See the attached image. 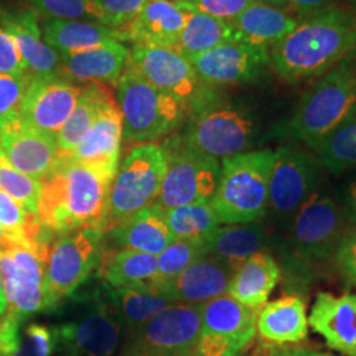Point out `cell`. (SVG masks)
Here are the masks:
<instances>
[{
	"label": "cell",
	"instance_id": "cell-1",
	"mask_svg": "<svg viewBox=\"0 0 356 356\" xmlns=\"http://www.w3.org/2000/svg\"><path fill=\"white\" fill-rule=\"evenodd\" d=\"M356 53V7L335 6L301 17L292 32L269 48L280 79L298 83L325 76Z\"/></svg>",
	"mask_w": 356,
	"mask_h": 356
},
{
	"label": "cell",
	"instance_id": "cell-2",
	"mask_svg": "<svg viewBox=\"0 0 356 356\" xmlns=\"http://www.w3.org/2000/svg\"><path fill=\"white\" fill-rule=\"evenodd\" d=\"M40 184L38 216L45 231L66 234L91 226L106 229L111 179L67 154H57Z\"/></svg>",
	"mask_w": 356,
	"mask_h": 356
},
{
	"label": "cell",
	"instance_id": "cell-3",
	"mask_svg": "<svg viewBox=\"0 0 356 356\" xmlns=\"http://www.w3.org/2000/svg\"><path fill=\"white\" fill-rule=\"evenodd\" d=\"M191 101V120L181 135L189 148L220 161L247 152L257 131L250 110L209 90H197Z\"/></svg>",
	"mask_w": 356,
	"mask_h": 356
},
{
	"label": "cell",
	"instance_id": "cell-4",
	"mask_svg": "<svg viewBox=\"0 0 356 356\" xmlns=\"http://www.w3.org/2000/svg\"><path fill=\"white\" fill-rule=\"evenodd\" d=\"M273 163L270 149L239 153L220 161V177L210 204L222 225L254 222L266 214Z\"/></svg>",
	"mask_w": 356,
	"mask_h": 356
},
{
	"label": "cell",
	"instance_id": "cell-5",
	"mask_svg": "<svg viewBox=\"0 0 356 356\" xmlns=\"http://www.w3.org/2000/svg\"><path fill=\"white\" fill-rule=\"evenodd\" d=\"M356 108V53L321 76L286 124L289 138L309 144L337 127Z\"/></svg>",
	"mask_w": 356,
	"mask_h": 356
},
{
	"label": "cell",
	"instance_id": "cell-6",
	"mask_svg": "<svg viewBox=\"0 0 356 356\" xmlns=\"http://www.w3.org/2000/svg\"><path fill=\"white\" fill-rule=\"evenodd\" d=\"M116 103L122 114L123 139L153 143L182 122L188 103L152 86L127 64L116 82Z\"/></svg>",
	"mask_w": 356,
	"mask_h": 356
},
{
	"label": "cell",
	"instance_id": "cell-7",
	"mask_svg": "<svg viewBox=\"0 0 356 356\" xmlns=\"http://www.w3.org/2000/svg\"><path fill=\"white\" fill-rule=\"evenodd\" d=\"M166 173L161 145L143 143L134 147L111 184L106 231L157 202Z\"/></svg>",
	"mask_w": 356,
	"mask_h": 356
},
{
	"label": "cell",
	"instance_id": "cell-8",
	"mask_svg": "<svg viewBox=\"0 0 356 356\" xmlns=\"http://www.w3.org/2000/svg\"><path fill=\"white\" fill-rule=\"evenodd\" d=\"M103 226L66 232L48 248L44 268L42 310L51 312L88 280L99 267L103 254Z\"/></svg>",
	"mask_w": 356,
	"mask_h": 356
},
{
	"label": "cell",
	"instance_id": "cell-9",
	"mask_svg": "<svg viewBox=\"0 0 356 356\" xmlns=\"http://www.w3.org/2000/svg\"><path fill=\"white\" fill-rule=\"evenodd\" d=\"M343 234L338 204L329 195L313 193L293 216L288 250L291 264L304 273L327 263Z\"/></svg>",
	"mask_w": 356,
	"mask_h": 356
},
{
	"label": "cell",
	"instance_id": "cell-10",
	"mask_svg": "<svg viewBox=\"0 0 356 356\" xmlns=\"http://www.w3.org/2000/svg\"><path fill=\"white\" fill-rule=\"evenodd\" d=\"M166 173L157 204L164 210L193 204H210L220 177V161L189 148L181 136L161 145Z\"/></svg>",
	"mask_w": 356,
	"mask_h": 356
},
{
	"label": "cell",
	"instance_id": "cell-11",
	"mask_svg": "<svg viewBox=\"0 0 356 356\" xmlns=\"http://www.w3.org/2000/svg\"><path fill=\"white\" fill-rule=\"evenodd\" d=\"M202 305L176 304L128 334L119 356H195Z\"/></svg>",
	"mask_w": 356,
	"mask_h": 356
},
{
	"label": "cell",
	"instance_id": "cell-12",
	"mask_svg": "<svg viewBox=\"0 0 356 356\" xmlns=\"http://www.w3.org/2000/svg\"><path fill=\"white\" fill-rule=\"evenodd\" d=\"M106 294L90 296L89 305L74 319L54 329L64 356H114L122 343L123 323Z\"/></svg>",
	"mask_w": 356,
	"mask_h": 356
},
{
	"label": "cell",
	"instance_id": "cell-13",
	"mask_svg": "<svg viewBox=\"0 0 356 356\" xmlns=\"http://www.w3.org/2000/svg\"><path fill=\"white\" fill-rule=\"evenodd\" d=\"M260 309L243 305L229 294L204 302L197 353L201 356H239L254 341Z\"/></svg>",
	"mask_w": 356,
	"mask_h": 356
},
{
	"label": "cell",
	"instance_id": "cell-14",
	"mask_svg": "<svg viewBox=\"0 0 356 356\" xmlns=\"http://www.w3.org/2000/svg\"><path fill=\"white\" fill-rule=\"evenodd\" d=\"M319 163L314 156L291 147L275 152L269 179L268 207L279 218H293L316 193Z\"/></svg>",
	"mask_w": 356,
	"mask_h": 356
},
{
	"label": "cell",
	"instance_id": "cell-15",
	"mask_svg": "<svg viewBox=\"0 0 356 356\" xmlns=\"http://www.w3.org/2000/svg\"><path fill=\"white\" fill-rule=\"evenodd\" d=\"M82 88L64 74L31 76L19 106V114L31 126L57 136L73 113Z\"/></svg>",
	"mask_w": 356,
	"mask_h": 356
},
{
	"label": "cell",
	"instance_id": "cell-16",
	"mask_svg": "<svg viewBox=\"0 0 356 356\" xmlns=\"http://www.w3.org/2000/svg\"><path fill=\"white\" fill-rule=\"evenodd\" d=\"M200 82L207 86H232L251 82L270 66L269 48L231 41L191 61Z\"/></svg>",
	"mask_w": 356,
	"mask_h": 356
},
{
	"label": "cell",
	"instance_id": "cell-17",
	"mask_svg": "<svg viewBox=\"0 0 356 356\" xmlns=\"http://www.w3.org/2000/svg\"><path fill=\"white\" fill-rule=\"evenodd\" d=\"M0 147L15 169L38 181L58 154L56 138L31 126L19 111L0 119Z\"/></svg>",
	"mask_w": 356,
	"mask_h": 356
},
{
	"label": "cell",
	"instance_id": "cell-18",
	"mask_svg": "<svg viewBox=\"0 0 356 356\" xmlns=\"http://www.w3.org/2000/svg\"><path fill=\"white\" fill-rule=\"evenodd\" d=\"M127 64L152 86L182 102H191L198 90L194 66L173 48L135 45Z\"/></svg>",
	"mask_w": 356,
	"mask_h": 356
},
{
	"label": "cell",
	"instance_id": "cell-19",
	"mask_svg": "<svg viewBox=\"0 0 356 356\" xmlns=\"http://www.w3.org/2000/svg\"><path fill=\"white\" fill-rule=\"evenodd\" d=\"M195 10L191 0H148L132 22L116 29L118 38L135 45L175 48Z\"/></svg>",
	"mask_w": 356,
	"mask_h": 356
},
{
	"label": "cell",
	"instance_id": "cell-20",
	"mask_svg": "<svg viewBox=\"0 0 356 356\" xmlns=\"http://www.w3.org/2000/svg\"><path fill=\"white\" fill-rule=\"evenodd\" d=\"M234 272L223 260L204 254L176 279L156 284V289L176 304L201 305L227 294Z\"/></svg>",
	"mask_w": 356,
	"mask_h": 356
},
{
	"label": "cell",
	"instance_id": "cell-21",
	"mask_svg": "<svg viewBox=\"0 0 356 356\" xmlns=\"http://www.w3.org/2000/svg\"><path fill=\"white\" fill-rule=\"evenodd\" d=\"M309 327L327 347L344 356H356V294L319 292L312 306Z\"/></svg>",
	"mask_w": 356,
	"mask_h": 356
},
{
	"label": "cell",
	"instance_id": "cell-22",
	"mask_svg": "<svg viewBox=\"0 0 356 356\" xmlns=\"http://www.w3.org/2000/svg\"><path fill=\"white\" fill-rule=\"evenodd\" d=\"M123 139L122 114L114 101L99 116L86 136L67 156L82 165L89 166L111 181L119 169L120 144Z\"/></svg>",
	"mask_w": 356,
	"mask_h": 356
},
{
	"label": "cell",
	"instance_id": "cell-23",
	"mask_svg": "<svg viewBox=\"0 0 356 356\" xmlns=\"http://www.w3.org/2000/svg\"><path fill=\"white\" fill-rule=\"evenodd\" d=\"M0 26L15 40L29 76L63 74L60 53L44 41L38 15L33 10H1Z\"/></svg>",
	"mask_w": 356,
	"mask_h": 356
},
{
	"label": "cell",
	"instance_id": "cell-24",
	"mask_svg": "<svg viewBox=\"0 0 356 356\" xmlns=\"http://www.w3.org/2000/svg\"><path fill=\"white\" fill-rule=\"evenodd\" d=\"M129 51L120 41H108L97 48L63 53L61 73L67 78L88 83H115L128 63Z\"/></svg>",
	"mask_w": 356,
	"mask_h": 356
},
{
	"label": "cell",
	"instance_id": "cell-25",
	"mask_svg": "<svg viewBox=\"0 0 356 356\" xmlns=\"http://www.w3.org/2000/svg\"><path fill=\"white\" fill-rule=\"evenodd\" d=\"M119 248L159 256L175 241L166 225L165 210L156 204L107 229Z\"/></svg>",
	"mask_w": 356,
	"mask_h": 356
},
{
	"label": "cell",
	"instance_id": "cell-26",
	"mask_svg": "<svg viewBox=\"0 0 356 356\" xmlns=\"http://www.w3.org/2000/svg\"><path fill=\"white\" fill-rule=\"evenodd\" d=\"M48 243L36 248L11 245L16 267V298L7 313L26 321L29 316L42 310L44 304V268L48 254Z\"/></svg>",
	"mask_w": 356,
	"mask_h": 356
},
{
	"label": "cell",
	"instance_id": "cell-27",
	"mask_svg": "<svg viewBox=\"0 0 356 356\" xmlns=\"http://www.w3.org/2000/svg\"><path fill=\"white\" fill-rule=\"evenodd\" d=\"M298 22L300 17L267 0H256L231 20L238 41L267 48L288 36Z\"/></svg>",
	"mask_w": 356,
	"mask_h": 356
},
{
	"label": "cell",
	"instance_id": "cell-28",
	"mask_svg": "<svg viewBox=\"0 0 356 356\" xmlns=\"http://www.w3.org/2000/svg\"><path fill=\"white\" fill-rule=\"evenodd\" d=\"M257 334L269 343L289 346L301 343L309 334V318L304 301L288 296L266 304L256 321Z\"/></svg>",
	"mask_w": 356,
	"mask_h": 356
},
{
	"label": "cell",
	"instance_id": "cell-29",
	"mask_svg": "<svg viewBox=\"0 0 356 356\" xmlns=\"http://www.w3.org/2000/svg\"><path fill=\"white\" fill-rule=\"evenodd\" d=\"M280 277L277 261L267 252H259L234 272L227 294L243 305L260 309L267 304Z\"/></svg>",
	"mask_w": 356,
	"mask_h": 356
},
{
	"label": "cell",
	"instance_id": "cell-30",
	"mask_svg": "<svg viewBox=\"0 0 356 356\" xmlns=\"http://www.w3.org/2000/svg\"><path fill=\"white\" fill-rule=\"evenodd\" d=\"M204 243L206 254L223 260L236 270L252 254L264 252L267 232L259 220L222 225Z\"/></svg>",
	"mask_w": 356,
	"mask_h": 356
},
{
	"label": "cell",
	"instance_id": "cell-31",
	"mask_svg": "<svg viewBox=\"0 0 356 356\" xmlns=\"http://www.w3.org/2000/svg\"><path fill=\"white\" fill-rule=\"evenodd\" d=\"M40 28L44 41L60 54L86 51L108 41H119L116 29L92 22L41 19Z\"/></svg>",
	"mask_w": 356,
	"mask_h": 356
},
{
	"label": "cell",
	"instance_id": "cell-32",
	"mask_svg": "<svg viewBox=\"0 0 356 356\" xmlns=\"http://www.w3.org/2000/svg\"><path fill=\"white\" fill-rule=\"evenodd\" d=\"M99 269L103 280L110 288L149 286L156 291L157 256L154 254L126 248L103 251Z\"/></svg>",
	"mask_w": 356,
	"mask_h": 356
},
{
	"label": "cell",
	"instance_id": "cell-33",
	"mask_svg": "<svg viewBox=\"0 0 356 356\" xmlns=\"http://www.w3.org/2000/svg\"><path fill=\"white\" fill-rule=\"evenodd\" d=\"M115 101L106 83H88L82 88L76 107L56 136L58 154L73 152L103 110Z\"/></svg>",
	"mask_w": 356,
	"mask_h": 356
},
{
	"label": "cell",
	"instance_id": "cell-34",
	"mask_svg": "<svg viewBox=\"0 0 356 356\" xmlns=\"http://www.w3.org/2000/svg\"><path fill=\"white\" fill-rule=\"evenodd\" d=\"M106 288L127 335L176 305L149 286L110 288L106 285Z\"/></svg>",
	"mask_w": 356,
	"mask_h": 356
},
{
	"label": "cell",
	"instance_id": "cell-35",
	"mask_svg": "<svg viewBox=\"0 0 356 356\" xmlns=\"http://www.w3.org/2000/svg\"><path fill=\"white\" fill-rule=\"evenodd\" d=\"M231 41H238L231 22L195 10L184 26L173 49L191 63L206 51Z\"/></svg>",
	"mask_w": 356,
	"mask_h": 356
},
{
	"label": "cell",
	"instance_id": "cell-36",
	"mask_svg": "<svg viewBox=\"0 0 356 356\" xmlns=\"http://www.w3.org/2000/svg\"><path fill=\"white\" fill-rule=\"evenodd\" d=\"M306 145L332 175L356 166V108L330 132Z\"/></svg>",
	"mask_w": 356,
	"mask_h": 356
},
{
	"label": "cell",
	"instance_id": "cell-37",
	"mask_svg": "<svg viewBox=\"0 0 356 356\" xmlns=\"http://www.w3.org/2000/svg\"><path fill=\"white\" fill-rule=\"evenodd\" d=\"M166 225L175 239H207L222 226L213 206L193 204L165 210Z\"/></svg>",
	"mask_w": 356,
	"mask_h": 356
},
{
	"label": "cell",
	"instance_id": "cell-38",
	"mask_svg": "<svg viewBox=\"0 0 356 356\" xmlns=\"http://www.w3.org/2000/svg\"><path fill=\"white\" fill-rule=\"evenodd\" d=\"M0 225L7 239L15 245L36 248L47 242L45 229L41 227L38 216L26 211L13 198L0 191Z\"/></svg>",
	"mask_w": 356,
	"mask_h": 356
},
{
	"label": "cell",
	"instance_id": "cell-39",
	"mask_svg": "<svg viewBox=\"0 0 356 356\" xmlns=\"http://www.w3.org/2000/svg\"><path fill=\"white\" fill-rule=\"evenodd\" d=\"M206 254L204 241L175 239L161 254L157 256V276L156 284L176 279L194 261Z\"/></svg>",
	"mask_w": 356,
	"mask_h": 356
},
{
	"label": "cell",
	"instance_id": "cell-40",
	"mask_svg": "<svg viewBox=\"0 0 356 356\" xmlns=\"http://www.w3.org/2000/svg\"><path fill=\"white\" fill-rule=\"evenodd\" d=\"M41 19L83 20L108 26L106 15L92 0H28Z\"/></svg>",
	"mask_w": 356,
	"mask_h": 356
},
{
	"label": "cell",
	"instance_id": "cell-41",
	"mask_svg": "<svg viewBox=\"0 0 356 356\" xmlns=\"http://www.w3.org/2000/svg\"><path fill=\"white\" fill-rule=\"evenodd\" d=\"M0 191H4L26 211L38 216L41 184L15 169L4 156L0 157Z\"/></svg>",
	"mask_w": 356,
	"mask_h": 356
},
{
	"label": "cell",
	"instance_id": "cell-42",
	"mask_svg": "<svg viewBox=\"0 0 356 356\" xmlns=\"http://www.w3.org/2000/svg\"><path fill=\"white\" fill-rule=\"evenodd\" d=\"M56 348V330L40 323H31L26 329L22 327L10 356H51Z\"/></svg>",
	"mask_w": 356,
	"mask_h": 356
},
{
	"label": "cell",
	"instance_id": "cell-43",
	"mask_svg": "<svg viewBox=\"0 0 356 356\" xmlns=\"http://www.w3.org/2000/svg\"><path fill=\"white\" fill-rule=\"evenodd\" d=\"M98 7H101L108 26L119 29L132 22L145 6L148 0H92Z\"/></svg>",
	"mask_w": 356,
	"mask_h": 356
},
{
	"label": "cell",
	"instance_id": "cell-44",
	"mask_svg": "<svg viewBox=\"0 0 356 356\" xmlns=\"http://www.w3.org/2000/svg\"><path fill=\"white\" fill-rule=\"evenodd\" d=\"M31 76L0 74V119L19 111Z\"/></svg>",
	"mask_w": 356,
	"mask_h": 356
},
{
	"label": "cell",
	"instance_id": "cell-45",
	"mask_svg": "<svg viewBox=\"0 0 356 356\" xmlns=\"http://www.w3.org/2000/svg\"><path fill=\"white\" fill-rule=\"evenodd\" d=\"M332 260L338 272L356 286V229L344 232Z\"/></svg>",
	"mask_w": 356,
	"mask_h": 356
},
{
	"label": "cell",
	"instance_id": "cell-46",
	"mask_svg": "<svg viewBox=\"0 0 356 356\" xmlns=\"http://www.w3.org/2000/svg\"><path fill=\"white\" fill-rule=\"evenodd\" d=\"M0 74H8V76L28 74L26 63L15 40L1 26H0Z\"/></svg>",
	"mask_w": 356,
	"mask_h": 356
},
{
	"label": "cell",
	"instance_id": "cell-47",
	"mask_svg": "<svg viewBox=\"0 0 356 356\" xmlns=\"http://www.w3.org/2000/svg\"><path fill=\"white\" fill-rule=\"evenodd\" d=\"M200 13L223 20H234L256 0H191Z\"/></svg>",
	"mask_w": 356,
	"mask_h": 356
},
{
	"label": "cell",
	"instance_id": "cell-48",
	"mask_svg": "<svg viewBox=\"0 0 356 356\" xmlns=\"http://www.w3.org/2000/svg\"><path fill=\"white\" fill-rule=\"evenodd\" d=\"M267 1L275 6H279L288 13H298L301 19L326 8L342 6L348 0H267Z\"/></svg>",
	"mask_w": 356,
	"mask_h": 356
},
{
	"label": "cell",
	"instance_id": "cell-49",
	"mask_svg": "<svg viewBox=\"0 0 356 356\" xmlns=\"http://www.w3.org/2000/svg\"><path fill=\"white\" fill-rule=\"evenodd\" d=\"M269 356H335L329 353H321L316 350H309L304 347H291V346H273L270 348Z\"/></svg>",
	"mask_w": 356,
	"mask_h": 356
},
{
	"label": "cell",
	"instance_id": "cell-50",
	"mask_svg": "<svg viewBox=\"0 0 356 356\" xmlns=\"http://www.w3.org/2000/svg\"><path fill=\"white\" fill-rule=\"evenodd\" d=\"M346 216L353 225V229H356V179L350 185L347 191L346 200Z\"/></svg>",
	"mask_w": 356,
	"mask_h": 356
},
{
	"label": "cell",
	"instance_id": "cell-51",
	"mask_svg": "<svg viewBox=\"0 0 356 356\" xmlns=\"http://www.w3.org/2000/svg\"><path fill=\"white\" fill-rule=\"evenodd\" d=\"M7 298H6V293H4V288H3V281L0 277V318L7 313Z\"/></svg>",
	"mask_w": 356,
	"mask_h": 356
},
{
	"label": "cell",
	"instance_id": "cell-52",
	"mask_svg": "<svg viewBox=\"0 0 356 356\" xmlns=\"http://www.w3.org/2000/svg\"><path fill=\"white\" fill-rule=\"evenodd\" d=\"M10 245H15V244H11L10 241L7 239V235H6V232H4V229H3L1 225H0V250L7 248V247H10Z\"/></svg>",
	"mask_w": 356,
	"mask_h": 356
},
{
	"label": "cell",
	"instance_id": "cell-53",
	"mask_svg": "<svg viewBox=\"0 0 356 356\" xmlns=\"http://www.w3.org/2000/svg\"><path fill=\"white\" fill-rule=\"evenodd\" d=\"M1 156H4V153H3V149H1V147H0V157H1Z\"/></svg>",
	"mask_w": 356,
	"mask_h": 356
},
{
	"label": "cell",
	"instance_id": "cell-54",
	"mask_svg": "<svg viewBox=\"0 0 356 356\" xmlns=\"http://www.w3.org/2000/svg\"><path fill=\"white\" fill-rule=\"evenodd\" d=\"M195 356H201V355H200V354H198V353H197V355H195Z\"/></svg>",
	"mask_w": 356,
	"mask_h": 356
}]
</instances>
